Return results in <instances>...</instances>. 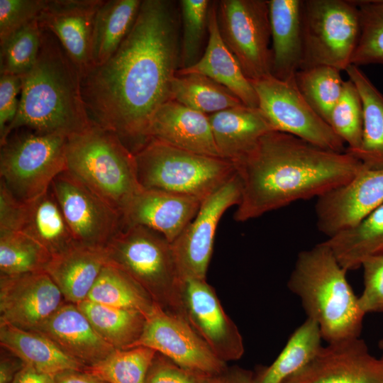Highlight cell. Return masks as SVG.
<instances>
[{"label": "cell", "instance_id": "1", "mask_svg": "<svg viewBox=\"0 0 383 383\" xmlns=\"http://www.w3.org/2000/svg\"><path fill=\"white\" fill-rule=\"evenodd\" d=\"M175 4L143 0L135 23L118 50L81 80L91 121L117 135L133 153L148 141L155 113L171 100L181 42Z\"/></svg>", "mask_w": 383, "mask_h": 383}, {"label": "cell", "instance_id": "2", "mask_svg": "<svg viewBox=\"0 0 383 383\" xmlns=\"http://www.w3.org/2000/svg\"><path fill=\"white\" fill-rule=\"evenodd\" d=\"M234 165L241 188L234 219L240 222L298 200L318 198L365 168L346 152L326 150L274 131L262 135Z\"/></svg>", "mask_w": 383, "mask_h": 383}, {"label": "cell", "instance_id": "3", "mask_svg": "<svg viewBox=\"0 0 383 383\" xmlns=\"http://www.w3.org/2000/svg\"><path fill=\"white\" fill-rule=\"evenodd\" d=\"M21 79L18 112L1 143L21 128L68 138L93 125L82 97L80 75L50 31L43 30L37 60Z\"/></svg>", "mask_w": 383, "mask_h": 383}, {"label": "cell", "instance_id": "4", "mask_svg": "<svg viewBox=\"0 0 383 383\" xmlns=\"http://www.w3.org/2000/svg\"><path fill=\"white\" fill-rule=\"evenodd\" d=\"M347 272L322 242L298 254L287 282L327 343L359 338L362 330L365 314Z\"/></svg>", "mask_w": 383, "mask_h": 383}, {"label": "cell", "instance_id": "5", "mask_svg": "<svg viewBox=\"0 0 383 383\" xmlns=\"http://www.w3.org/2000/svg\"><path fill=\"white\" fill-rule=\"evenodd\" d=\"M67 171L122 216L142 189L135 157L121 138L95 123L67 138Z\"/></svg>", "mask_w": 383, "mask_h": 383}, {"label": "cell", "instance_id": "6", "mask_svg": "<svg viewBox=\"0 0 383 383\" xmlns=\"http://www.w3.org/2000/svg\"><path fill=\"white\" fill-rule=\"evenodd\" d=\"M108 265L134 279L165 311L186 319L172 243L142 226H123L105 245Z\"/></svg>", "mask_w": 383, "mask_h": 383}, {"label": "cell", "instance_id": "7", "mask_svg": "<svg viewBox=\"0 0 383 383\" xmlns=\"http://www.w3.org/2000/svg\"><path fill=\"white\" fill-rule=\"evenodd\" d=\"M143 189L204 201L235 174L234 164L219 157L198 154L150 138L134 152Z\"/></svg>", "mask_w": 383, "mask_h": 383}, {"label": "cell", "instance_id": "8", "mask_svg": "<svg viewBox=\"0 0 383 383\" xmlns=\"http://www.w3.org/2000/svg\"><path fill=\"white\" fill-rule=\"evenodd\" d=\"M67 142L63 135L32 131L8 136L1 143V181L21 201L43 195L67 171Z\"/></svg>", "mask_w": 383, "mask_h": 383}, {"label": "cell", "instance_id": "9", "mask_svg": "<svg viewBox=\"0 0 383 383\" xmlns=\"http://www.w3.org/2000/svg\"><path fill=\"white\" fill-rule=\"evenodd\" d=\"M360 33L355 1L302 0L304 55L300 70L318 65L345 71Z\"/></svg>", "mask_w": 383, "mask_h": 383}, {"label": "cell", "instance_id": "10", "mask_svg": "<svg viewBox=\"0 0 383 383\" xmlns=\"http://www.w3.org/2000/svg\"><path fill=\"white\" fill-rule=\"evenodd\" d=\"M258 108L274 131L289 133L321 148L344 152V141L302 96L295 77L282 80L272 74L251 81Z\"/></svg>", "mask_w": 383, "mask_h": 383}, {"label": "cell", "instance_id": "11", "mask_svg": "<svg viewBox=\"0 0 383 383\" xmlns=\"http://www.w3.org/2000/svg\"><path fill=\"white\" fill-rule=\"evenodd\" d=\"M217 18L221 38L245 75L255 81L271 74L267 0H221Z\"/></svg>", "mask_w": 383, "mask_h": 383}, {"label": "cell", "instance_id": "12", "mask_svg": "<svg viewBox=\"0 0 383 383\" xmlns=\"http://www.w3.org/2000/svg\"><path fill=\"white\" fill-rule=\"evenodd\" d=\"M240 194V183L236 173L202 201L195 217L172 243L183 282L189 279H206L218 224L228 208L238 204Z\"/></svg>", "mask_w": 383, "mask_h": 383}, {"label": "cell", "instance_id": "13", "mask_svg": "<svg viewBox=\"0 0 383 383\" xmlns=\"http://www.w3.org/2000/svg\"><path fill=\"white\" fill-rule=\"evenodd\" d=\"M50 189L77 243L105 247L122 228V216L67 171Z\"/></svg>", "mask_w": 383, "mask_h": 383}, {"label": "cell", "instance_id": "14", "mask_svg": "<svg viewBox=\"0 0 383 383\" xmlns=\"http://www.w3.org/2000/svg\"><path fill=\"white\" fill-rule=\"evenodd\" d=\"M138 346L152 349L184 367L211 376L228 367L185 319L165 311L156 304L145 317L142 334L132 348Z\"/></svg>", "mask_w": 383, "mask_h": 383}, {"label": "cell", "instance_id": "15", "mask_svg": "<svg viewBox=\"0 0 383 383\" xmlns=\"http://www.w3.org/2000/svg\"><path fill=\"white\" fill-rule=\"evenodd\" d=\"M182 299L187 322L211 351L225 362L239 360L245 351L242 335L214 288L206 279H187Z\"/></svg>", "mask_w": 383, "mask_h": 383}, {"label": "cell", "instance_id": "16", "mask_svg": "<svg viewBox=\"0 0 383 383\" xmlns=\"http://www.w3.org/2000/svg\"><path fill=\"white\" fill-rule=\"evenodd\" d=\"M285 383H383V358L359 338L328 343Z\"/></svg>", "mask_w": 383, "mask_h": 383}, {"label": "cell", "instance_id": "17", "mask_svg": "<svg viewBox=\"0 0 383 383\" xmlns=\"http://www.w3.org/2000/svg\"><path fill=\"white\" fill-rule=\"evenodd\" d=\"M64 303L45 271L0 277V324L35 331Z\"/></svg>", "mask_w": 383, "mask_h": 383}, {"label": "cell", "instance_id": "18", "mask_svg": "<svg viewBox=\"0 0 383 383\" xmlns=\"http://www.w3.org/2000/svg\"><path fill=\"white\" fill-rule=\"evenodd\" d=\"M382 204L383 169L364 168L348 184L317 198V228L330 238L355 226Z\"/></svg>", "mask_w": 383, "mask_h": 383}, {"label": "cell", "instance_id": "19", "mask_svg": "<svg viewBox=\"0 0 383 383\" xmlns=\"http://www.w3.org/2000/svg\"><path fill=\"white\" fill-rule=\"evenodd\" d=\"M104 0H47L40 27L58 40L81 80L91 68V42L96 11Z\"/></svg>", "mask_w": 383, "mask_h": 383}, {"label": "cell", "instance_id": "20", "mask_svg": "<svg viewBox=\"0 0 383 383\" xmlns=\"http://www.w3.org/2000/svg\"><path fill=\"white\" fill-rule=\"evenodd\" d=\"M201 203L196 198L142 188L124 211L123 226L146 227L172 243L195 217Z\"/></svg>", "mask_w": 383, "mask_h": 383}, {"label": "cell", "instance_id": "21", "mask_svg": "<svg viewBox=\"0 0 383 383\" xmlns=\"http://www.w3.org/2000/svg\"><path fill=\"white\" fill-rule=\"evenodd\" d=\"M35 331L87 367L102 360L116 349L97 333L77 305L66 301Z\"/></svg>", "mask_w": 383, "mask_h": 383}, {"label": "cell", "instance_id": "22", "mask_svg": "<svg viewBox=\"0 0 383 383\" xmlns=\"http://www.w3.org/2000/svg\"><path fill=\"white\" fill-rule=\"evenodd\" d=\"M148 138L192 152L219 157L209 115L170 100L155 113Z\"/></svg>", "mask_w": 383, "mask_h": 383}, {"label": "cell", "instance_id": "23", "mask_svg": "<svg viewBox=\"0 0 383 383\" xmlns=\"http://www.w3.org/2000/svg\"><path fill=\"white\" fill-rule=\"evenodd\" d=\"M208 43L200 59L176 74L205 75L231 91L245 106L258 108L256 91L235 56L224 43L218 28L217 3L211 2L209 13Z\"/></svg>", "mask_w": 383, "mask_h": 383}, {"label": "cell", "instance_id": "24", "mask_svg": "<svg viewBox=\"0 0 383 383\" xmlns=\"http://www.w3.org/2000/svg\"><path fill=\"white\" fill-rule=\"evenodd\" d=\"M272 40L271 74L282 80L295 77L303 55L302 0H268Z\"/></svg>", "mask_w": 383, "mask_h": 383}, {"label": "cell", "instance_id": "25", "mask_svg": "<svg viewBox=\"0 0 383 383\" xmlns=\"http://www.w3.org/2000/svg\"><path fill=\"white\" fill-rule=\"evenodd\" d=\"M107 264L104 247L76 243L52 256L45 272L57 286L65 301L77 305L87 299Z\"/></svg>", "mask_w": 383, "mask_h": 383}, {"label": "cell", "instance_id": "26", "mask_svg": "<svg viewBox=\"0 0 383 383\" xmlns=\"http://www.w3.org/2000/svg\"><path fill=\"white\" fill-rule=\"evenodd\" d=\"M220 157L233 164L244 157L259 139L273 131L259 108L245 104L209 115Z\"/></svg>", "mask_w": 383, "mask_h": 383}, {"label": "cell", "instance_id": "27", "mask_svg": "<svg viewBox=\"0 0 383 383\" xmlns=\"http://www.w3.org/2000/svg\"><path fill=\"white\" fill-rule=\"evenodd\" d=\"M0 345L24 364L53 376L65 370H84L87 367L35 331L0 324Z\"/></svg>", "mask_w": 383, "mask_h": 383}, {"label": "cell", "instance_id": "28", "mask_svg": "<svg viewBox=\"0 0 383 383\" xmlns=\"http://www.w3.org/2000/svg\"><path fill=\"white\" fill-rule=\"evenodd\" d=\"M141 4L142 0L103 1L94 22L91 68L105 63L118 50L133 26Z\"/></svg>", "mask_w": 383, "mask_h": 383}, {"label": "cell", "instance_id": "29", "mask_svg": "<svg viewBox=\"0 0 383 383\" xmlns=\"http://www.w3.org/2000/svg\"><path fill=\"white\" fill-rule=\"evenodd\" d=\"M20 231L41 245L51 257L77 243L50 188L43 195L25 202Z\"/></svg>", "mask_w": 383, "mask_h": 383}, {"label": "cell", "instance_id": "30", "mask_svg": "<svg viewBox=\"0 0 383 383\" xmlns=\"http://www.w3.org/2000/svg\"><path fill=\"white\" fill-rule=\"evenodd\" d=\"M345 72L358 90L363 109L361 146L351 155L367 169H383V95L359 67L350 65Z\"/></svg>", "mask_w": 383, "mask_h": 383}, {"label": "cell", "instance_id": "31", "mask_svg": "<svg viewBox=\"0 0 383 383\" xmlns=\"http://www.w3.org/2000/svg\"><path fill=\"white\" fill-rule=\"evenodd\" d=\"M323 243L346 271L358 269L367 258L383 254V204Z\"/></svg>", "mask_w": 383, "mask_h": 383}, {"label": "cell", "instance_id": "32", "mask_svg": "<svg viewBox=\"0 0 383 383\" xmlns=\"http://www.w3.org/2000/svg\"><path fill=\"white\" fill-rule=\"evenodd\" d=\"M322 340L317 323L306 318L289 336L276 359L254 373L253 383H284L315 357Z\"/></svg>", "mask_w": 383, "mask_h": 383}, {"label": "cell", "instance_id": "33", "mask_svg": "<svg viewBox=\"0 0 383 383\" xmlns=\"http://www.w3.org/2000/svg\"><path fill=\"white\" fill-rule=\"evenodd\" d=\"M97 333L116 349H128L140 338L145 316L86 299L77 304Z\"/></svg>", "mask_w": 383, "mask_h": 383}, {"label": "cell", "instance_id": "34", "mask_svg": "<svg viewBox=\"0 0 383 383\" xmlns=\"http://www.w3.org/2000/svg\"><path fill=\"white\" fill-rule=\"evenodd\" d=\"M171 100L206 115L243 104L228 89L197 73L175 75Z\"/></svg>", "mask_w": 383, "mask_h": 383}, {"label": "cell", "instance_id": "35", "mask_svg": "<svg viewBox=\"0 0 383 383\" xmlns=\"http://www.w3.org/2000/svg\"><path fill=\"white\" fill-rule=\"evenodd\" d=\"M87 299L120 309L135 310L145 317L155 302L128 274L111 265L102 269Z\"/></svg>", "mask_w": 383, "mask_h": 383}, {"label": "cell", "instance_id": "36", "mask_svg": "<svg viewBox=\"0 0 383 383\" xmlns=\"http://www.w3.org/2000/svg\"><path fill=\"white\" fill-rule=\"evenodd\" d=\"M295 82L309 105L328 123L343 89L345 81L340 71L326 65L311 67L299 70L295 74Z\"/></svg>", "mask_w": 383, "mask_h": 383}, {"label": "cell", "instance_id": "37", "mask_svg": "<svg viewBox=\"0 0 383 383\" xmlns=\"http://www.w3.org/2000/svg\"><path fill=\"white\" fill-rule=\"evenodd\" d=\"M51 255L21 231L0 233L1 276H17L45 271Z\"/></svg>", "mask_w": 383, "mask_h": 383}, {"label": "cell", "instance_id": "38", "mask_svg": "<svg viewBox=\"0 0 383 383\" xmlns=\"http://www.w3.org/2000/svg\"><path fill=\"white\" fill-rule=\"evenodd\" d=\"M156 354L152 349L138 346L115 349L102 360L85 368L107 383H145Z\"/></svg>", "mask_w": 383, "mask_h": 383}, {"label": "cell", "instance_id": "39", "mask_svg": "<svg viewBox=\"0 0 383 383\" xmlns=\"http://www.w3.org/2000/svg\"><path fill=\"white\" fill-rule=\"evenodd\" d=\"M43 29L38 18L0 43V74L22 76L35 63Z\"/></svg>", "mask_w": 383, "mask_h": 383}, {"label": "cell", "instance_id": "40", "mask_svg": "<svg viewBox=\"0 0 383 383\" xmlns=\"http://www.w3.org/2000/svg\"><path fill=\"white\" fill-rule=\"evenodd\" d=\"M355 1L360 11V33L350 64H383V0Z\"/></svg>", "mask_w": 383, "mask_h": 383}, {"label": "cell", "instance_id": "41", "mask_svg": "<svg viewBox=\"0 0 383 383\" xmlns=\"http://www.w3.org/2000/svg\"><path fill=\"white\" fill-rule=\"evenodd\" d=\"M209 0H181L179 2L182 24L179 69L194 65L201 57L202 44L208 32Z\"/></svg>", "mask_w": 383, "mask_h": 383}, {"label": "cell", "instance_id": "42", "mask_svg": "<svg viewBox=\"0 0 383 383\" xmlns=\"http://www.w3.org/2000/svg\"><path fill=\"white\" fill-rule=\"evenodd\" d=\"M328 124L348 145L345 152L353 155L360 148L363 130V109L353 82H344L340 99L331 113Z\"/></svg>", "mask_w": 383, "mask_h": 383}, {"label": "cell", "instance_id": "43", "mask_svg": "<svg viewBox=\"0 0 383 383\" xmlns=\"http://www.w3.org/2000/svg\"><path fill=\"white\" fill-rule=\"evenodd\" d=\"M47 0H0V43L38 18Z\"/></svg>", "mask_w": 383, "mask_h": 383}, {"label": "cell", "instance_id": "44", "mask_svg": "<svg viewBox=\"0 0 383 383\" xmlns=\"http://www.w3.org/2000/svg\"><path fill=\"white\" fill-rule=\"evenodd\" d=\"M361 267L364 289L358 296L359 306L365 314L383 312V254L367 258Z\"/></svg>", "mask_w": 383, "mask_h": 383}, {"label": "cell", "instance_id": "45", "mask_svg": "<svg viewBox=\"0 0 383 383\" xmlns=\"http://www.w3.org/2000/svg\"><path fill=\"white\" fill-rule=\"evenodd\" d=\"M212 377L184 367L156 352L145 383H209Z\"/></svg>", "mask_w": 383, "mask_h": 383}, {"label": "cell", "instance_id": "46", "mask_svg": "<svg viewBox=\"0 0 383 383\" xmlns=\"http://www.w3.org/2000/svg\"><path fill=\"white\" fill-rule=\"evenodd\" d=\"M21 91L20 76L0 74V139L17 114Z\"/></svg>", "mask_w": 383, "mask_h": 383}, {"label": "cell", "instance_id": "47", "mask_svg": "<svg viewBox=\"0 0 383 383\" xmlns=\"http://www.w3.org/2000/svg\"><path fill=\"white\" fill-rule=\"evenodd\" d=\"M25 211V202L18 199L0 182V233L20 231Z\"/></svg>", "mask_w": 383, "mask_h": 383}, {"label": "cell", "instance_id": "48", "mask_svg": "<svg viewBox=\"0 0 383 383\" xmlns=\"http://www.w3.org/2000/svg\"><path fill=\"white\" fill-rule=\"evenodd\" d=\"M254 373L237 366L227 367L223 372L213 376L209 383H253Z\"/></svg>", "mask_w": 383, "mask_h": 383}, {"label": "cell", "instance_id": "49", "mask_svg": "<svg viewBox=\"0 0 383 383\" xmlns=\"http://www.w3.org/2000/svg\"><path fill=\"white\" fill-rule=\"evenodd\" d=\"M55 383H107L85 370H65L54 375Z\"/></svg>", "mask_w": 383, "mask_h": 383}, {"label": "cell", "instance_id": "50", "mask_svg": "<svg viewBox=\"0 0 383 383\" xmlns=\"http://www.w3.org/2000/svg\"><path fill=\"white\" fill-rule=\"evenodd\" d=\"M23 365L24 363L12 353H11L10 356H9V355H2L1 353L0 362V383H12L16 375Z\"/></svg>", "mask_w": 383, "mask_h": 383}, {"label": "cell", "instance_id": "51", "mask_svg": "<svg viewBox=\"0 0 383 383\" xmlns=\"http://www.w3.org/2000/svg\"><path fill=\"white\" fill-rule=\"evenodd\" d=\"M12 383H55L54 376L24 364Z\"/></svg>", "mask_w": 383, "mask_h": 383}, {"label": "cell", "instance_id": "52", "mask_svg": "<svg viewBox=\"0 0 383 383\" xmlns=\"http://www.w3.org/2000/svg\"><path fill=\"white\" fill-rule=\"evenodd\" d=\"M378 345H379V349L382 351V357L383 358V339L379 341Z\"/></svg>", "mask_w": 383, "mask_h": 383}, {"label": "cell", "instance_id": "53", "mask_svg": "<svg viewBox=\"0 0 383 383\" xmlns=\"http://www.w3.org/2000/svg\"><path fill=\"white\" fill-rule=\"evenodd\" d=\"M284 383H285V382H284Z\"/></svg>", "mask_w": 383, "mask_h": 383}]
</instances>
